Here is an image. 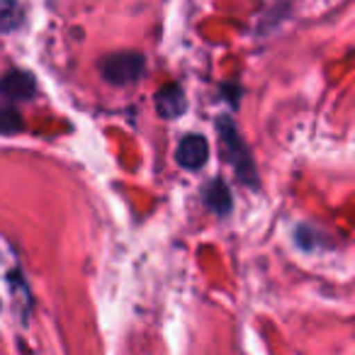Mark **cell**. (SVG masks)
<instances>
[{"label": "cell", "mask_w": 355, "mask_h": 355, "mask_svg": "<svg viewBox=\"0 0 355 355\" xmlns=\"http://www.w3.org/2000/svg\"><path fill=\"white\" fill-rule=\"evenodd\" d=\"M217 132H219V139L224 141V151H227L229 163H232L234 171H236L239 180H241L243 185H248V188H258V173H256V166H253L251 151H248V146L243 144L241 134L234 127L232 119L229 117L219 119Z\"/></svg>", "instance_id": "obj_1"}, {"label": "cell", "mask_w": 355, "mask_h": 355, "mask_svg": "<svg viewBox=\"0 0 355 355\" xmlns=\"http://www.w3.org/2000/svg\"><path fill=\"white\" fill-rule=\"evenodd\" d=\"M146 71V61L137 51H117L100 61V73L112 85H132Z\"/></svg>", "instance_id": "obj_2"}, {"label": "cell", "mask_w": 355, "mask_h": 355, "mask_svg": "<svg viewBox=\"0 0 355 355\" xmlns=\"http://www.w3.org/2000/svg\"><path fill=\"white\" fill-rule=\"evenodd\" d=\"M175 158L185 171H200L209 158L207 139L200 137V134H188V137H183V141L178 144Z\"/></svg>", "instance_id": "obj_3"}, {"label": "cell", "mask_w": 355, "mask_h": 355, "mask_svg": "<svg viewBox=\"0 0 355 355\" xmlns=\"http://www.w3.org/2000/svg\"><path fill=\"white\" fill-rule=\"evenodd\" d=\"M37 83L27 71H10L0 78V95L12 103H25V100L35 98Z\"/></svg>", "instance_id": "obj_4"}, {"label": "cell", "mask_w": 355, "mask_h": 355, "mask_svg": "<svg viewBox=\"0 0 355 355\" xmlns=\"http://www.w3.org/2000/svg\"><path fill=\"white\" fill-rule=\"evenodd\" d=\"M156 107L158 114L166 119H173L185 112V95L180 85H166L156 93Z\"/></svg>", "instance_id": "obj_5"}, {"label": "cell", "mask_w": 355, "mask_h": 355, "mask_svg": "<svg viewBox=\"0 0 355 355\" xmlns=\"http://www.w3.org/2000/svg\"><path fill=\"white\" fill-rule=\"evenodd\" d=\"M205 205L212 209L214 214H227L232 209V193H229L227 183L222 180H212V183L205 188Z\"/></svg>", "instance_id": "obj_6"}, {"label": "cell", "mask_w": 355, "mask_h": 355, "mask_svg": "<svg viewBox=\"0 0 355 355\" xmlns=\"http://www.w3.org/2000/svg\"><path fill=\"white\" fill-rule=\"evenodd\" d=\"M25 25V8L20 0H0V32H15Z\"/></svg>", "instance_id": "obj_7"}, {"label": "cell", "mask_w": 355, "mask_h": 355, "mask_svg": "<svg viewBox=\"0 0 355 355\" xmlns=\"http://www.w3.org/2000/svg\"><path fill=\"white\" fill-rule=\"evenodd\" d=\"M22 129V117L17 110L0 107V134H15Z\"/></svg>", "instance_id": "obj_8"}]
</instances>
